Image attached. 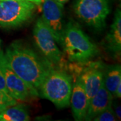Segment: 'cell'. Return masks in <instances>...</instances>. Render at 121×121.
Instances as JSON below:
<instances>
[{"label": "cell", "mask_w": 121, "mask_h": 121, "mask_svg": "<svg viewBox=\"0 0 121 121\" xmlns=\"http://www.w3.org/2000/svg\"><path fill=\"white\" fill-rule=\"evenodd\" d=\"M4 56L13 72L38 91L51 67L21 41H14L6 48Z\"/></svg>", "instance_id": "cell-1"}, {"label": "cell", "mask_w": 121, "mask_h": 121, "mask_svg": "<svg viewBox=\"0 0 121 121\" xmlns=\"http://www.w3.org/2000/svg\"><path fill=\"white\" fill-rule=\"evenodd\" d=\"M60 44L71 62H86L98 55V48L73 20L65 26Z\"/></svg>", "instance_id": "cell-2"}, {"label": "cell", "mask_w": 121, "mask_h": 121, "mask_svg": "<svg viewBox=\"0 0 121 121\" xmlns=\"http://www.w3.org/2000/svg\"><path fill=\"white\" fill-rule=\"evenodd\" d=\"M72 87V77L70 75L51 67L39 90L43 98L52 102L57 108H63L70 105Z\"/></svg>", "instance_id": "cell-3"}, {"label": "cell", "mask_w": 121, "mask_h": 121, "mask_svg": "<svg viewBox=\"0 0 121 121\" xmlns=\"http://www.w3.org/2000/svg\"><path fill=\"white\" fill-rule=\"evenodd\" d=\"M36 5L29 1L0 0V27L16 28L32 18Z\"/></svg>", "instance_id": "cell-4"}, {"label": "cell", "mask_w": 121, "mask_h": 121, "mask_svg": "<svg viewBox=\"0 0 121 121\" xmlns=\"http://www.w3.org/2000/svg\"><path fill=\"white\" fill-rule=\"evenodd\" d=\"M110 11L109 0H77L74 5L78 17L97 30L105 28Z\"/></svg>", "instance_id": "cell-5"}, {"label": "cell", "mask_w": 121, "mask_h": 121, "mask_svg": "<svg viewBox=\"0 0 121 121\" xmlns=\"http://www.w3.org/2000/svg\"><path fill=\"white\" fill-rule=\"evenodd\" d=\"M72 70L82 83L89 100L99 90L103 83L104 69L100 62L88 60L83 63H75Z\"/></svg>", "instance_id": "cell-6"}, {"label": "cell", "mask_w": 121, "mask_h": 121, "mask_svg": "<svg viewBox=\"0 0 121 121\" xmlns=\"http://www.w3.org/2000/svg\"><path fill=\"white\" fill-rule=\"evenodd\" d=\"M33 35L37 47L47 60L52 64H59L62 59V53L56 45L52 32L45 25L41 17L36 22Z\"/></svg>", "instance_id": "cell-7"}, {"label": "cell", "mask_w": 121, "mask_h": 121, "mask_svg": "<svg viewBox=\"0 0 121 121\" xmlns=\"http://www.w3.org/2000/svg\"><path fill=\"white\" fill-rule=\"evenodd\" d=\"M0 69L4 74L9 94L16 100L24 102L39 95L38 91L31 87L9 67L4 54L0 57Z\"/></svg>", "instance_id": "cell-8"}, {"label": "cell", "mask_w": 121, "mask_h": 121, "mask_svg": "<svg viewBox=\"0 0 121 121\" xmlns=\"http://www.w3.org/2000/svg\"><path fill=\"white\" fill-rule=\"evenodd\" d=\"M41 19L52 32L56 43H60L64 26L63 24V4L56 0H44Z\"/></svg>", "instance_id": "cell-9"}, {"label": "cell", "mask_w": 121, "mask_h": 121, "mask_svg": "<svg viewBox=\"0 0 121 121\" xmlns=\"http://www.w3.org/2000/svg\"><path fill=\"white\" fill-rule=\"evenodd\" d=\"M90 100L79 78L76 75L73 83L70 98V105L75 121L84 120L87 114Z\"/></svg>", "instance_id": "cell-10"}, {"label": "cell", "mask_w": 121, "mask_h": 121, "mask_svg": "<svg viewBox=\"0 0 121 121\" xmlns=\"http://www.w3.org/2000/svg\"><path fill=\"white\" fill-rule=\"evenodd\" d=\"M112 95L102 83L98 92L90 100L84 120L91 121L99 113L112 106Z\"/></svg>", "instance_id": "cell-11"}, {"label": "cell", "mask_w": 121, "mask_h": 121, "mask_svg": "<svg viewBox=\"0 0 121 121\" xmlns=\"http://www.w3.org/2000/svg\"><path fill=\"white\" fill-rule=\"evenodd\" d=\"M106 48L110 52L118 56L121 51V10L117 9L114 15L112 24L110 30L106 37Z\"/></svg>", "instance_id": "cell-12"}, {"label": "cell", "mask_w": 121, "mask_h": 121, "mask_svg": "<svg viewBox=\"0 0 121 121\" xmlns=\"http://www.w3.org/2000/svg\"><path fill=\"white\" fill-rule=\"evenodd\" d=\"M29 120L28 111L23 104H16L0 112V121H27Z\"/></svg>", "instance_id": "cell-13"}, {"label": "cell", "mask_w": 121, "mask_h": 121, "mask_svg": "<svg viewBox=\"0 0 121 121\" xmlns=\"http://www.w3.org/2000/svg\"><path fill=\"white\" fill-rule=\"evenodd\" d=\"M121 83V67L120 65L108 66L104 73L103 83L110 94L114 97L118 84Z\"/></svg>", "instance_id": "cell-14"}, {"label": "cell", "mask_w": 121, "mask_h": 121, "mask_svg": "<svg viewBox=\"0 0 121 121\" xmlns=\"http://www.w3.org/2000/svg\"><path fill=\"white\" fill-rule=\"evenodd\" d=\"M116 118L117 117L115 113L112 108V106H110L99 113L92 120L95 121H117Z\"/></svg>", "instance_id": "cell-15"}, {"label": "cell", "mask_w": 121, "mask_h": 121, "mask_svg": "<svg viewBox=\"0 0 121 121\" xmlns=\"http://www.w3.org/2000/svg\"><path fill=\"white\" fill-rule=\"evenodd\" d=\"M17 104V100L3 91L0 90V112L8 106Z\"/></svg>", "instance_id": "cell-16"}, {"label": "cell", "mask_w": 121, "mask_h": 121, "mask_svg": "<svg viewBox=\"0 0 121 121\" xmlns=\"http://www.w3.org/2000/svg\"><path fill=\"white\" fill-rule=\"evenodd\" d=\"M0 90L3 91H4V92L9 94L8 90L7 89L5 82L4 76L3 72H2V71H1V69H0Z\"/></svg>", "instance_id": "cell-17"}, {"label": "cell", "mask_w": 121, "mask_h": 121, "mask_svg": "<svg viewBox=\"0 0 121 121\" xmlns=\"http://www.w3.org/2000/svg\"><path fill=\"white\" fill-rule=\"evenodd\" d=\"M19 1H29L31 3H33L35 4L36 5H38V6H40L41 4H43L44 0H19Z\"/></svg>", "instance_id": "cell-18"}, {"label": "cell", "mask_w": 121, "mask_h": 121, "mask_svg": "<svg viewBox=\"0 0 121 121\" xmlns=\"http://www.w3.org/2000/svg\"><path fill=\"white\" fill-rule=\"evenodd\" d=\"M115 113V115L117 117V118H118L119 120L121 119V106H118L115 108V110L114 111Z\"/></svg>", "instance_id": "cell-19"}, {"label": "cell", "mask_w": 121, "mask_h": 121, "mask_svg": "<svg viewBox=\"0 0 121 121\" xmlns=\"http://www.w3.org/2000/svg\"><path fill=\"white\" fill-rule=\"evenodd\" d=\"M1 45H2V42H1V39H0V57L4 54V52H3V50H2Z\"/></svg>", "instance_id": "cell-20"}, {"label": "cell", "mask_w": 121, "mask_h": 121, "mask_svg": "<svg viewBox=\"0 0 121 121\" xmlns=\"http://www.w3.org/2000/svg\"><path fill=\"white\" fill-rule=\"evenodd\" d=\"M57 1H59V2H60L61 4H64L65 3H66L67 1H69V0H56Z\"/></svg>", "instance_id": "cell-21"}]
</instances>
